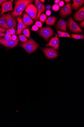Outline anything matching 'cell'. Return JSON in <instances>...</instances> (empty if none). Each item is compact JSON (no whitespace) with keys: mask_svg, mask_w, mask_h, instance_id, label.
<instances>
[{"mask_svg":"<svg viewBox=\"0 0 84 127\" xmlns=\"http://www.w3.org/2000/svg\"><path fill=\"white\" fill-rule=\"evenodd\" d=\"M31 0H18L15 2V7L11 15L13 17L21 16L23 11L29 5L34 2Z\"/></svg>","mask_w":84,"mask_h":127,"instance_id":"obj_1","label":"cell"},{"mask_svg":"<svg viewBox=\"0 0 84 127\" xmlns=\"http://www.w3.org/2000/svg\"><path fill=\"white\" fill-rule=\"evenodd\" d=\"M20 45L28 53H32L39 47L38 44L32 38L26 42L21 43Z\"/></svg>","mask_w":84,"mask_h":127,"instance_id":"obj_2","label":"cell"},{"mask_svg":"<svg viewBox=\"0 0 84 127\" xmlns=\"http://www.w3.org/2000/svg\"><path fill=\"white\" fill-rule=\"evenodd\" d=\"M38 33L46 41L48 40L54 34L53 30L50 27L42 28L39 31Z\"/></svg>","mask_w":84,"mask_h":127,"instance_id":"obj_3","label":"cell"},{"mask_svg":"<svg viewBox=\"0 0 84 127\" xmlns=\"http://www.w3.org/2000/svg\"><path fill=\"white\" fill-rule=\"evenodd\" d=\"M25 11L33 20L36 18L38 12V8L32 4H30L27 7Z\"/></svg>","mask_w":84,"mask_h":127,"instance_id":"obj_4","label":"cell"},{"mask_svg":"<svg viewBox=\"0 0 84 127\" xmlns=\"http://www.w3.org/2000/svg\"><path fill=\"white\" fill-rule=\"evenodd\" d=\"M41 49L48 59H54L58 56L57 51L54 49L49 48Z\"/></svg>","mask_w":84,"mask_h":127,"instance_id":"obj_5","label":"cell"},{"mask_svg":"<svg viewBox=\"0 0 84 127\" xmlns=\"http://www.w3.org/2000/svg\"><path fill=\"white\" fill-rule=\"evenodd\" d=\"M3 16L6 20L8 26L10 28H14L16 27L17 25L16 20L9 13L5 14Z\"/></svg>","mask_w":84,"mask_h":127,"instance_id":"obj_6","label":"cell"},{"mask_svg":"<svg viewBox=\"0 0 84 127\" xmlns=\"http://www.w3.org/2000/svg\"><path fill=\"white\" fill-rule=\"evenodd\" d=\"M68 26L70 30L73 32L79 33L82 32L81 30L71 18L68 20Z\"/></svg>","mask_w":84,"mask_h":127,"instance_id":"obj_7","label":"cell"},{"mask_svg":"<svg viewBox=\"0 0 84 127\" xmlns=\"http://www.w3.org/2000/svg\"><path fill=\"white\" fill-rule=\"evenodd\" d=\"M19 41L18 38L15 40L7 41L4 38H0V43L6 47L10 48H13L16 47L18 45Z\"/></svg>","mask_w":84,"mask_h":127,"instance_id":"obj_8","label":"cell"},{"mask_svg":"<svg viewBox=\"0 0 84 127\" xmlns=\"http://www.w3.org/2000/svg\"><path fill=\"white\" fill-rule=\"evenodd\" d=\"M13 0H10L3 2L0 5L2 7V15L9 11H13Z\"/></svg>","mask_w":84,"mask_h":127,"instance_id":"obj_9","label":"cell"},{"mask_svg":"<svg viewBox=\"0 0 84 127\" xmlns=\"http://www.w3.org/2000/svg\"><path fill=\"white\" fill-rule=\"evenodd\" d=\"M59 40L57 34L56 33L55 37L51 38L49 44H46V46L53 47L55 50H56L57 49L58 50L59 46Z\"/></svg>","mask_w":84,"mask_h":127,"instance_id":"obj_10","label":"cell"},{"mask_svg":"<svg viewBox=\"0 0 84 127\" xmlns=\"http://www.w3.org/2000/svg\"><path fill=\"white\" fill-rule=\"evenodd\" d=\"M71 1L61 9L60 11V14L61 16H66L71 14Z\"/></svg>","mask_w":84,"mask_h":127,"instance_id":"obj_11","label":"cell"},{"mask_svg":"<svg viewBox=\"0 0 84 127\" xmlns=\"http://www.w3.org/2000/svg\"><path fill=\"white\" fill-rule=\"evenodd\" d=\"M35 4L38 9L37 17L34 20H38L40 14L45 10V6L38 0H36L35 1Z\"/></svg>","mask_w":84,"mask_h":127,"instance_id":"obj_12","label":"cell"},{"mask_svg":"<svg viewBox=\"0 0 84 127\" xmlns=\"http://www.w3.org/2000/svg\"><path fill=\"white\" fill-rule=\"evenodd\" d=\"M17 20L18 22L17 26V30L16 32V33L17 35L20 34L22 31L24 29L26 28L28 26H25L23 24L22 21V18L20 16H18L17 18Z\"/></svg>","mask_w":84,"mask_h":127,"instance_id":"obj_13","label":"cell"},{"mask_svg":"<svg viewBox=\"0 0 84 127\" xmlns=\"http://www.w3.org/2000/svg\"><path fill=\"white\" fill-rule=\"evenodd\" d=\"M74 17L75 20L78 21H81L84 20V6H83V7L81 8L74 14Z\"/></svg>","mask_w":84,"mask_h":127,"instance_id":"obj_14","label":"cell"},{"mask_svg":"<svg viewBox=\"0 0 84 127\" xmlns=\"http://www.w3.org/2000/svg\"><path fill=\"white\" fill-rule=\"evenodd\" d=\"M67 22L64 20L60 19L57 23L56 28L64 31L66 32Z\"/></svg>","mask_w":84,"mask_h":127,"instance_id":"obj_15","label":"cell"},{"mask_svg":"<svg viewBox=\"0 0 84 127\" xmlns=\"http://www.w3.org/2000/svg\"><path fill=\"white\" fill-rule=\"evenodd\" d=\"M73 4L72 5L73 8L76 10L81 6L84 4V0H73Z\"/></svg>","mask_w":84,"mask_h":127,"instance_id":"obj_16","label":"cell"},{"mask_svg":"<svg viewBox=\"0 0 84 127\" xmlns=\"http://www.w3.org/2000/svg\"><path fill=\"white\" fill-rule=\"evenodd\" d=\"M0 28L10 29L3 15L0 18Z\"/></svg>","mask_w":84,"mask_h":127,"instance_id":"obj_17","label":"cell"},{"mask_svg":"<svg viewBox=\"0 0 84 127\" xmlns=\"http://www.w3.org/2000/svg\"><path fill=\"white\" fill-rule=\"evenodd\" d=\"M56 20V18L55 17H50L46 20V24L47 26H53L55 24Z\"/></svg>","mask_w":84,"mask_h":127,"instance_id":"obj_18","label":"cell"},{"mask_svg":"<svg viewBox=\"0 0 84 127\" xmlns=\"http://www.w3.org/2000/svg\"><path fill=\"white\" fill-rule=\"evenodd\" d=\"M26 13H24L23 14V19L22 22L25 26H29L28 20L26 16Z\"/></svg>","mask_w":84,"mask_h":127,"instance_id":"obj_19","label":"cell"},{"mask_svg":"<svg viewBox=\"0 0 84 127\" xmlns=\"http://www.w3.org/2000/svg\"><path fill=\"white\" fill-rule=\"evenodd\" d=\"M71 38H74L77 39H82L84 38V36L82 34L78 35V34H71Z\"/></svg>","mask_w":84,"mask_h":127,"instance_id":"obj_20","label":"cell"},{"mask_svg":"<svg viewBox=\"0 0 84 127\" xmlns=\"http://www.w3.org/2000/svg\"><path fill=\"white\" fill-rule=\"evenodd\" d=\"M23 33L26 37L29 38L30 33L29 29H23L22 31Z\"/></svg>","mask_w":84,"mask_h":127,"instance_id":"obj_21","label":"cell"},{"mask_svg":"<svg viewBox=\"0 0 84 127\" xmlns=\"http://www.w3.org/2000/svg\"><path fill=\"white\" fill-rule=\"evenodd\" d=\"M40 16V20L42 22H44L47 19V16L44 13L42 14Z\"/></svg>","mask_w":84,"mask_h":127,"instance_id":"obj_22","label":"cell"},{"mask_svg":"<svg viewBox=\"0 0 84 127\" xmlns=\"http://www.w3.org/2000/svg\"><path fill=\"white\" fill-rule=\"evenodd\" d=\"M19 38L21 42H26L28 41L27 38L24 35H20L19 36Z\"/></svg>","mask_w":84,"mask_h":127,"instance_id":"obj_23","label":"cell"},{"mask_svg":"<svg viewBox=\"0 0 84 127\" xmlns=\"http://www.w3.org/2000/svg\"><path fill=\"white\" fill-rule=\"evenodd\" d=\"M28 20L29 25H30L33 24L34 22L31 19V17L27 14H26Z\"/></svg>","mask_w":84,"mask_h":127,"instance_id":"obj_24","label":"cell"},{"mask_svg":"<svg viewBox=\"0 0 84 127\" xmlns=\"http://www.w3.org/2000/svg\"><path fill=\"white\" fill-rule=\"evenodd\" d=\"M53 10L55 11H58L59 9V7L57 4L54 5L52 7Z\"/></svg>","mask_w":84,"mask_h":127,"instance_id":"obj_25","label":"cell"},{"mask_svg":"<svg viewBox=\"0 0 84 127\" xmlns=\"http://www.w3.org/2000/svg\"><path fill=\"white\" fill-rule=\"evenodd\" d=\"M63 37H67L70 38L71 37L69 35L68 32H63L62 36Z\"/></svg>","mask_w":84,"mask_h":127,"instance_id":"obj_26","label":"cell"},{"mask_svg":"<svg viewBox=\"0 0 84 127\" xmlns=\"http://www.w3.org/2000/svg\"><path fill=\"white\" fill-rule=\"evenodd\" d=\"M4 36V39L7 41H10L12 40L11 36L7 35L6 34V35Z\"/></svg>","mask_w":84,"mask_h":127,"instance_id":"obj_27","label":"cell"},{"mask_svg":"<svg viewBox=\"0 0 84 127\" xmlns=\"http://www.w3.org/2000/svg\"><path fill=\"white\" fill-rule=\"evenodd\" d=\"M35 26L41 28L42 26V24L39 21H37L35 23Z\"/></svg>","mask_w":84,"mask_h":127,"instance_id":"obj_28","label":"cell"},{"mask_svg":"<svg viewBox=\"0 0 84 127\" xmlns=\"http://www.w3.org/2000/svg\"><path fill=\"white\" fill-rule=\"evenodd\" d=\"M10 30L11 35H12L15 34L16 31L14 28H11L10 29Z\"/></svg>","mask_w":84,"mask_h":127,"instance_id":"obj_29","label":"cell"},{"mask_svg":"<svg viewBox=\"0 0 84 127\" xmlns=\"http://www.w3.org/2000/svg\"><path fill=\"white\" fill-rule=\"evenodd\" d=\"M38 29V27L35 25L33 26L32 27V30L33 31H37Z\"/></svg>","mask_w":84,"mask_h":127,"instance_id":"obj_30","label":"cell"},{"mask_svg":"<svg viewBox=\"0 0 84 127\" xmlns=\"http://www.w3.org/2000/svg\"><path fill=\"white\" fill-rule=\"evenodd\" d=\"M58 33V36L59 37H61L62 36L63 32L57 30Z\"/></svg>","mask_w":84,"mask_h":127,"instance_id":"obj_31","label":"cell"},{"mask_svg":"<svg viewBox=\"0 0 84 127\" xmlns=\"http://www.w3.org/2000/svg\"><path fill=\"white\" fill-rule=\"evenodd\" d=\"M11 37L12 40H15L17 39V36L15 34L12 35Z\"/></svg>","mask_w":84,"mask_h":127,"instance_id":"obj_32","label":"cell"},{"mask_svg":"<svg viewBox=\"0 0 84 127\" xmlns=\"http://www.w3.org/2000/svg\"><path fill=\"white\" fill-rule=\"evenodd\" d=\"M6 29L0 28V32L5 33L6 32Z\"/></svg>","mask_w":84,"mask_h":127,"instance_id":"obj_33","label":"cell"},{"mask_svg":"<svg viewBox=\"0 0 84 127\" xmlns=\"http://www.w3.org/2000/svg\"><path fill=\"white\" fill-rule=\"evenodd\" d=\"M65 4L64 2L63 1H60L59 3V5L60 6L62 7Z\"/></svg>","mask_w":84,"mask_h":127,"instance_id":"obj_34","label":"cell"},{"mask_svg":"<svg viewBox=\"0 0 84 127\" xmlns=\"http://www.w3.org/2000/svg\"><path fill=\"white\" fill-rule=\"evenodd\" d=\"M51 13V11L50 10H47L46 12V14L48 16H50Z\"/></svg>","mask_w":84,"mask_h":127,"instance_id":"obj_35","label":"cell"},{"mask_svg":"<svg viewBox=\"0 0 84 127\" xmlns=\"http://www.w3.org/2000/svg\"><path fill=\"white\" fill-rule=\"evenodd\" d=\"M6 34L7 35L11 36V34L10 32V29L7 30L6 32Z\"/></svg>","mask_w":84,"mask_h":127,"instance_id":"obj_36","label":"cell"},{"mask_svg":"<svg viewBox=\"0 0 84 127\" xmlns=\"http://www.w3.org/2000/svg\"><path fill=\"white\" fill-rule=\"evenodd\" d=\"M51 6L50 5H48L46 7V8L47 9H50L51 8Z\"/></svg>","mask_w":84,"mask_h":127,"instance_id":"obj_37","label":"cell"},{"mask_svg":"<svg viewBox=\"0 0 84 127\" xmlns=\"http://www.w3.org/2000/svg\"><path fill=\"white\" fill-rule=\"evenodd\" d=\"M6 35V34H5L0 32V37L4 36Z\"/></svg>","mask_w":84,"mask_h":127,"instance_id":"obj_38","label":"cell"},{"mask_svg":"<svg viewBox=\"0 0 84 127\" xmlns=\"http://www.w3.org/2000/svg\"><path fill=\"white\" fill-rule=\"evenodd\" d=\"M84 20L80 24L81 26L82 27H84Z\"/></svg>","mask_w":84,"mask_h":127,"instance_id":"obj_39","label":"cell"},{"mask_svg":"<svg viewBox=\"0 0 84 127\" xmlns=\"http://www.w3.org/2000/svg\"><path fill=\"white\" fill-rule=\"evenodd\" d=\"M6 1H7V0H0V5L3 2Z\"/></svg>","mask_w":84,"mask_h":127,"instance_id":"obj_40","label":"cell"},{"mask_svg":"<svg viewBox=\"0 0 84 127\" xmlns=\"http://www.w3.org/2000/svg\"><path fill=\"white\" fill-rule=\"evenodd\" d=\"M60 0H55V2L56 3H58L59 2H60Z\"/></svg>","mask_w":84,"mask_h":127,"instance_id":"obj_41","label":"cell"},{"mask_svg":"<svg viewBox=\"0 0 84 127\" xmlns=\"http://www.w3.org/2000/svg\"><path fill=\"white\" fill-rule=\"evenodd\" d=\"M2 10V9L1 8H0V16H1V15H2L1 14V11Z\"/></svg>","mask_w":84,"mask_h":127,"instance_id":"obj_42","label":"cell"},{"mask_svg":"<svg viewBox=\"0 0 84 127\" xmlns=\"http://www.w3.org/2000/svg\"><path fill=\"white\" fill-rule=\"evenodd\" d=\"M65 1L66 3H67V2H69L70 1V0H65Z\"/></svg>","mask_w":84,"mask_h":127,"instance_id":"obj_43","label":"cell"},{"mask_svg":"<svg viewBox=\"0 0 84 127\" xmlns=\"http://www.w3.org/2000/svg\"><path fill=\"white\" fill-rule=\"evenodd\" d=\"M40 1L42 2V3H44L45 2V0H40Z\"/></svg>","mask_w":84,"mask_h":127,"instance_id":"obj_44","label":"cell"}]
</instances>
